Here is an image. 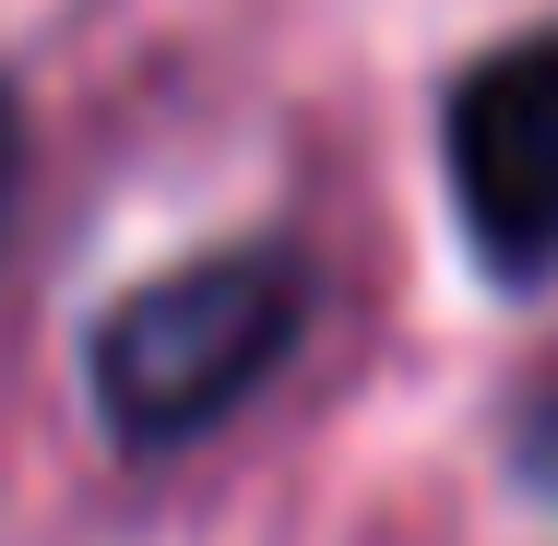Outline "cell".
Masks as SVG:
<instances>
[{"label": "cell", "instance_id": "cell-1", "mask_svg": "<svg viewBox=\"0 0 558 546\" xmlns=\"http://www.w3.org/2000/svg\"><path fill=\"white\" fill-rule=\"evenodd\" d=\"M310 250L286 238H238L203 262H167L143 286H119L84 332V404L131 463H167L191 439H215L310 332Z\"/></svg>", "mask_w": 558, "mask_h": 546}, {"label": "cell", "instance_id": "cell-2", "mask_svg": "<svg viewBox=\"0 0 558 546\" xmlns=\"http://www.w3.org/2000/svg\"><path fill=\"white\" fill-rule=\"evenodd\" d=\"M440 167L475 262L499 286H547L558 274V36H511L451 84Z\"/></svg>", "mask_w": 558, "mask_h": 546}, {"label": "cell", "instance_id": "cell-3", "mask_svg": "<svg viewBox=\"0 0 558 546\" xmlns=\"http://www.w3.org/2000/svg\"><path fill=\"white\" fill-rule=\"evenodd\" d=\"M511 475H523L535 499H558V392H523V404H511Z\"/></svg>", "mask_w": 558, "mask_h": 546}, {"label": "cell", "instance_id": "cell-4", "mask_svg": "<svg viewBox=\"0 0 558 546\" xmlns=\"http://www.w3.org/2000/svg\"><path fill=\"white\" fill-rule=\"evenodd\" d=\"M12 203H24V96L0 72V238H12Z\"/></svg>", "mask_w": 558, "mask_h": 546}]
</instances>
